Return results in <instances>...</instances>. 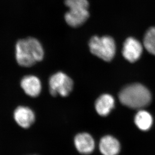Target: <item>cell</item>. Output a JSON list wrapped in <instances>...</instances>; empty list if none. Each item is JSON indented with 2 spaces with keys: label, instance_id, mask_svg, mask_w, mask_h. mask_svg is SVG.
Returning <instances> with one entry per match:
<instances>
[{
  "label": "cell",
  "instance_id": "9",
  "mask_svg": "<svg viewBox=\"0 0 155 155\" xmlns=\"http://www.w3.org/2000/svg\"><path fill=\"white\" fill-rule=\"evenodd\" d=\"M21 87L24 92L30 97H38L41 91L40 80L32 75L24 77L21 80Z\"/></svg>",
  "mask_w": 155,
  "mask_h": 155
},
{
  "label": "cell",
  "instance_id": "3",
  "mask_svg": "<svg viewBox=\"0 0 155 155\" xmlns=\"http://www.w3.org/2000/svg\"><path fill=\"white\" fill-rule=\"evenodd\" d=\"M89 46L92 54L104 61H111L115 55V41L110 36H93L90 40Z\"/></svg>",
  "mask_w": 155,
  "mask_h": 155
},
{
  "label": "cell",
  "instance_id": "11",
  "mask_svg": "<svg viewBox=\"0 0 155 155\" xmlns=\"http://www.w3.org/2000/svg\"><path fill=\"white\" fill-rule=\"evenodd\" d=\"M115 100L109 94L102 95L95 102V109L97 113L102 116H106L114 109Z\"/></svg>",
  "mask_w": 155,
  "mask_h": 155
},
{
  "label": "cell",
  "instance_id": "2",
  "mask_svg": "<svg viewBox=\"0 0 155 155\" xmlns=\"http://www.w3.org/2000/svg\"><path fill=\"white\" fill-rule=\"evenodd\" d=\"M121 103L132 109H140L151 103V94L149 90L140 84L125 87L119 94Z\"/></svg>",
  "mask_w": 155,
  "mask_h": 155
},
{
  "label": "cell",
  "instance_id": "10",
  "mask_svg": "<svg viewBox=\"0 0 155 155\" xmlns=\"http://www.w3.org/2000/svg\"><path fill=\"white\" fill-rule=\"evenodd\" d=\"M99 147L103 155H117L120 151L119 141L115 137L109 135L102 137Z\"/></svg>",
  "mask_w": 155,
  "mask_h": 155
},
{
  "label": "cell",
  "instance_id": "6",
  "mask_svg": "<svg viewBox=\"0 0 155 155\" xmlns=\"http://www.w3.org/2000/svg\"><path fill=\"white\" fill-rule=\"evenodd\" d=\"M14 118L17 124L23 128H28L35 121V116L33 111L25 106H19L15 109Z\"/></svg>",
  "mask_w": 155,
  "mask_h": 155
},
{
  "label": "cell",
  "instance_id": "4",
  "mask_svg": "<svg viewBox=\"0 0 155 155\" xmlns=\"http://www.w3.org/2000/svg\"><path fill=\"white\" fill-rule=\"evenodd\" d=\"M49 91L51 95H60L63 97L69 95L73 88V82L70 78L62 72L52 75L49 79Z\"/></svg>",
  "mask_w": 155,
  "mask_h": 155
},
{
  "label": "cell",
  "instance_id": "12",
  "mask_svg": "<svg viewBox=\"0 0 155 155\" xmlns=\"http://www.w3.org/2000/svg\"><path fill=\"white\" fill-rule=\"evenodd\" d=\"M134 123L140 130L147 131L149 130L152 125V116L146 111L141 110L138 111L135 116Z\"/></svg>",
  "mask_w": 155,
  "mask_h": 155
},
{
  "label": "cell",
  "instance_id": "1",
  "mask_svg": "<svg viewBox=\"0 0 155 155\" xmlns=\"http://www.w3.org/2000/svg\"><path fill=\"white\" fill-rule=\"evenodd\" d=\"M17 62L23 67H30L41 61L44 51L40 42L34 38L18 40L15 46Z\"/></svg>",
  "mask_w": 155,
  "mask_h": 155
},
{
  "label": "cell",
  "instance_id": "8",
  "mask_svg": "<svg viewBox=\"0 0 155 155\" xmlns=\"http://www.w3.org/2000/svg\"><path fill=\"white\" fill-rule=\"evenodd\" d=\"M89 17L87 9H69L64 15L66 22L73 27H79L86 21Z\"/></svg>",
  "mask_w": 155,
  "mask_h": 155
},
{
  "label": "cell",
  "instance_id": "7",
  "mask_svg": "<svg viewBox=\"0 0 155 155\" xmlns=\"http://www.w3.org/2000/svg\"><path fill=\"white\" fill-rule=\"evenodd\" d=\"M74 144L77 150L84 155L90 154L95 147V143L92 137L88 133H80L74 139Z\"/></svg>",
  "mask_w": 155,
  "mask_h": 155
},
{
  "label": "cell",
  "instance_id": "5",
  "mask_svg": "<svg viewBox=\"0 0 155 155\" xmlns=\"http://www.w3.org/2000/svg\"><path fill=\"white\" fill-rule=\"evenodd\" d=\"M143 52V46L139 40L133 38H128L124 42L122 55L130 63L139 60Z\"/></svg>",
  "mask_w": 155,
  "mask_h": 155
},
{
  "label": "cell",
  "instance_id": "14",
  "mask_svg": "<svg viewBox=\"0 0 155 155\" xmlns=\"http://www.w3.org/2000/svg\"><path fill=\"white\" fill-rule=\"evenodd\" d=\"M65 4L69 9H88L89 7L88 0H65Z\"/></svg>",
  "mask_w": 155,
  "mask_h": 155
},
{
  "label": "cell",
  "instance_id": "13",
  "mask_svg": "<svg viewBox=\"0 0 155 155\" xmlns=\"http://www.w3.org/2000/svg\"><path fill=\"white\" fill-rule=\"evenodd\" d=\"M143 45L150 54L155 55V26L147 30L143 38Z\"/></svg>",
  "mask_w": 155,
  "mask_h": 155
}]
</instances>
